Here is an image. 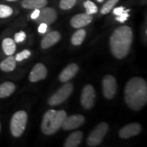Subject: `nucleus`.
<instances>
[{
	"label": "nucleus",
	"instance_id": "34",
	"mask_svg": "<svg viewBox=\"0 0 147 147\" xmlns=\"http://www.w3.org/2000/svg\"><path fill=\"white\" fill-rule=\"evenodd\" d=\"M0 132H1V123H0Z\"/></svg>",
	"mask_w": 147,
	"mask_h": 147
},
{
	"label": "nucleus",
	"instance_id": "20",
	"mask_svg": "<svg viewBox=\"0 0 147 147\" xmlns=\"http://www.w3.org/2000/svg\"><path fill=\"white\" fill-rule=\"evenodd\" d=\"M2 49L4 53L8 56L12 55L16 51V42L11 38H5L2 42Z\"/></svg>",
	"mask_w": 147,
	"mask_h": 147
},
{
	"label": "nucleus",
	"instance_id": "30",
	"mask_svg": "<svg viewBox=\"0 0 147 147\" xmlns=\"http://www.w3.org/2000/svg\"><path fill=\"white\" fill-rule=\"evenodd\" d=\"M48 25L45 23H40V26L38 27V32L41 34H45V33L47 31Z\"/></svg>",
	"mask_w": 147,
	"mask_h": 147
},
{
	"label": "nucleus",
	"instance_id": "14",
	"mask_svg": "<svg viewBox=\"0 0 147 147\" xmlns=\"http://www.w3.org/2000/svg\"><path fill=\"white\" fill-rule=\"evenodd\" d=\"M60 33L57 31H53L49 33L47 36H45L42 38L41 41V47L44 49H49L55 44H57L61 39Z\"/></svg>",
	"mask_w": 147,
	"mask_h": 147
},
{
	"label": "nucleus",
	"instance_id": "26",
	"mask_svg": "<svg viewBox=\"0 0 147 147\" xmlns=\"http://www.w3.org/2000/svg\"><path fill=\"white\" fill-rule=\"evenodd\" d=\"M31 56V52L29 50H24L21 51V53H18L16 55L15 59L16 61L20 62L23 61L24 59H26L29 58Z\"/></svg>",
	"mask_w": 147,
	"mask_h": 147
},
{
	"label": "nucleus",
	"instance_id": "3",
	"mask_svg": "<svg viewBox=\"0 0 147 147\" xmlns=\"http://www.w3.org/2000/svg\"><path fill=\"white\" fill-rule=\"evenodd\" d=\"M67 114L63 110H49L43 116L41 123V130L45 135L51 136L61 128Z\"/></svg>",
	"mask_w": 147,
	"mask_h": 147
},
{
	"label": "nucleus",
	"instance_id": "8",
	"mask_svg": "<svg viewBox=\"0 0 147 147\" xmlns=\"http://www.w3.org/2000/svg\"><path fill=\"white\" fill-rule=\"evenodd\" d=\"M95 89L91 84H87L83 88L81 94V104L87 110L93 108L95 104Z\"/></svg>",
	"mask_w": 147,
	"mask_h": 147
},
{
	"label": "nucleus",
	"instance_id": "23",
	"mask_svg": "<svg viewBox=\"0 0 147 147\" xmlns=\"http://www.w3.org/2000/svg\"><path fill=\"white\" fill-rule=\"evenodd\" d=\"M119 0H108L101 9V13L102 14L109 13L112 9H113L114 7L115 6V5L119 2Z\"/></svg>",
	"mask_w": 147,
	"mask_h": 147
},
{
	"label": "nucleus",
	"instance_id": "12",
	"mask_svg": "<svg viewBox=\"0 0 147 147\" xmlns=\"http://www.w3.org/2000/svg\"><path fill=\"white\" fill-rule=\"evenodd\" d=\"M47 69L46 66L41 63L36 64L29 74V79L31 82H36L44 80L47 76Z\"/></svg>",
	"mask_w": 147,
	"mask_h": 147
},
{
	"label": "nucleus",
	"instance_id": "11",
	"mask_svg": "<svg viewBox=\"0 0 147 147\" xmlns=\"http://www.w3.org/2000/svg\"><path fill=\"white\" fill-rule=\"evenodd\" d=\"M142 130V127L137 123H132L123 127L119 131V136L123 139H127L138 135Z\"/></svg>",
	"mask_w": 147,
	"mask_h": 147
},
{
	"label": "nucleus",
	"instance_id": "28",
	"mask_svg": "<svg viewBox=\"0 0 147 147\" xmlns=\"http://www.w3.org/2000/svg\"><path fill=\"white\" fill-rule=\"evenodd\" d=\"M25 38H26V34L23 31H21V32L16 33L14 35V41L17 43L23 42L25 40Z\"/></svg>",
	"mask_w": 147,
	"mask_h": 147
},
{
	"label": "nucleus",
	"instance_id": "32",
	"mask_svg": "<svg viewBox=\"0 0 147 147\" xmlns=\"http://www.w3.org/2000/svg\"><path fill=\"white\" fill-rule=\"evenodd\" d=\"M97 1H98V2H103V1H104V0H97Z\"/></svg>",
	"mask_w": 147,
	"mask_h": 147
},
{
	"label": "nucleus",
	"instance_id": "25",
	"mask_svg": "<svg viewBox=\"0 0 147 147\" xmlns=\"http://www.w3.org/2000/svg\"><path fill=\"white\" fill-rule=\"evenodd\" d=\"M77 0H61L59 6L63 10H69L74 6Z\"/></svg>",
	"mask_w": 147,
	"mask_h": 147
},
{
	"label": "nucleus",
	"instance_id": "10",
	"mask_svg": "<svg viewBox=\"0 0 147 147\" xmlns=\"http://www.w3.org/2000/svg\"><path fill=\"white\" fill-rule=\"evenodd\" d=\"M85 118L82 115H74L69 117H66L64 120L61 128L64 130H72L80 127L84 124Z\"/></svg>",
	"mask_w": 147,
	"mask_h": 147
},
{
	"label": "nucleus",
	"instance_id": "33",
	"mask_svg": "<svg viewBox=\"0 0 147 147\" xmlns=\"http://www.w3.org/2000/svg\"><path fill=\"white\" fill-rule=\"evenodd\" d=\"M6 1H16V0H6Z\"/></svg>",
	"mask_w": 147,
	"mask_h": 147
},
{
	"label": "nucleus",
	"instance_id": "17",
	"mask_svg": "<svg viewBox=\"0 0 147 147\" xmlns=\"http://www.w3.org/2000/svg\"><path fill=\"white\" fill-rule=\"evenodd\" d=\"M47 0H23L22 1V6L24 8L35 10L41 9L47 5Z\"/></svg>",
	"mask_w": 147,
	"mask_h": 147
},
{
	"label": "nucleus",
	"instance_id": "27",
	"mask_svg": "<svg viewBox=\"0 0 147 147\" xmlns=\"http://www.w3.org/2000/svg\"><path fill=\"white\" fill-rule=\"evenodd\" d=\"M129 9H127V10H125L123 12L122 14H121L120 15L117 16L116 17V20L117 21L120 22V23H124L125 21H126L127 20L129 16Z\"/></svg>",
	"mask_w": 147,
	"mask_h": 147
},
{
	"label": "nucleus",
	"instance_id": "15",
	"mask_svg": "<svg viewBox=\"0 0 147 147\" xmlns=\"http://www.w3.org/2000/svg\"><path fill=\"white\" fill-rule=\"evenodd\" d=\"M78 66L76 63H71L63 69L59 75V80L62 82H67L76 76L78 71Z\"/></svg>",
	"mask_w": 147,
	"mask_h": 147
},
{
	"label": "nucleus",
	"instance_id": "16",
	"mask_svg": "<svg viewBox=\"0 0 147 147\" xmlns=\"http://www.w3.org/2000/svg\"><path fill=\"white\" fill-rule=\"evenodd\" d=\"M83 134L82 131H77L71 133L66 139L64 146L65 147H76L82 142Z\"/></svg>",
	"mask_w": 147,
	"mask_h": 147
},
{
	"label": "nucleus",
	"instance_id": "18",
	"mask_svg": "<svg viewBox=\"0 0 147 147\" xmlns=\"http://www.w3.org/2000/svg\"><path fill=\"white\" fill-rule=\"evenodd\" d=\"M16 65V61L15 57L10 55L0 63V69L5 72H9V71H13L15 69Z\"/></svg>",
	"mask_w": 147,
	"mask_h": 147
},
{
	"label": "nucleus",
	"instance_id": "19",
	"mask_svg": "<svg viewBox=\"0 0 147 147\" xmlns=\"http://www.w3.org/2000/svg\"><path fill=\"white\" fill-rule=\"evenodd\" d=\"M16 89V86L13 82H5L0 85V97L5 98L10 96L14 93Z\"/></svg>",
	"mask_w": 147,
	"mask_h": 147
},
{
	"label": "nucleus",
	"instance_id": "5",
	"mask_svg": "<svg viewBox=\"0 0 147 147\" xmlns=\"http://www.w3.org/2000/svg\"><path fill=\"white\" fill-rule=\"evenodd\" d=\"M109 127L106 123H101L95 127L87 138V144L89 146H97L102 142L107 134Z\"/></svg>",
	"mask_w": 147,
	"mask_h": 147
},
{
	"label": "nucleus",
	"instance_id": "13",
	"mask_svg": "<svg viewBox=\"0 0 147 147\" xmlns=\"http://www.w3.org/2000/svg\"><path fill=\"white\" fill-rule=\"evenodd\" d=\"M93 21V16L87 13L78 14L74 16L70 21L71 27L76 29H80L87 26Z\"/></svg>",
	"mask_w": 147,
	"mask_h": 147
},
{
	"label": "nucleus",
	"instance_id": "1",
	"mask_svg": "<svg viewBox=\"0 0 147 147\" xmlns=\"http://www.w3.org/2000/svg\"><path fill=\"white\" fill-rule=\"evenodd\" d=\"M125 100L131 109L138 111L147 102V83L141 77H134L125 87Z\"/></svg>",
	"mask_w": 147,
	"mask_h": 147
},
{
	"label": "nucleus",
	"instance_id": "6",
	"mask_svg": "<svg viewBox=\"0 0 147 147\" xmlns=\"http://www.w3.org/2000/svg\"><path fill=\"white\" fill-rule=\"evenodd\" d=\"M74 90L73 84L66 83L59 88L49 100V104L51 106H57L63 103L70 96Z\"/></svg>",
	"mask_w": 147,
	"mask_h": 147
},
{
	"label": "nucleus",
	"instance_id": "22",
	"mask_svg": "<svg viewBox=\"0 0 147 147\" xmlns=\"http://www.w3.org/2000/svg\"><path fill=\"white\" fill-rule=\"evenodd\" d=\"M83 5L86 10V13L90 14V15L97 13V11H98L97 5L90 0H87L86 1H84L83 3Z\"/></svg>",
	"mask_w": 147,
	"mask_h": 147
},
{
	"label": "nucleus",
	"instance_id": "4",
	"mask_svg": "<svg viewBox=\"0 0 147 147\" xmlns=\"http://www.w3.org/2000/svg\"><path fill=\"white\" fill-rule=\"evenodd\" d=\"M28 116L25 111L20 110L12 116L10 122V131L12 136L16 138L20 137L26 127Z\"/></svg>",
	"mask_w": 147,
	"mask_h": 147
},
{
	"label": "nucleus",
	"instance_id": "21",
	"mask_svg": "<svg viewBox=\"0 0 147 147\" xmlns=\"http://www.w3.org/2000/svg\"><path fill=\"white\" fill-rule=\"evenodd\" d=\"M86 37V31L83 29H79L76 32L74 33L71 36V44L74 46H79L83 42Z\"/></svg>",
	"mask_w": 147,
	"mask_h": 147
},
{
	"label": "nucleus",
	"instance_id": "24",
	"mask_svg": "<svg viewBox=\"0 0 147 147\" xmlns=\"http://www.w3.org/2000/svg\"><path fill=\"white\" fill-rule=\"evenodd\" d=\"M13 10L8 5L0 4V18H7L12 15Z\"/></svg>",
	"mask_w": 147,
	"mask_h": 147
},
{
	"label": "nucleus",
	"instance_id": "9",
	"mask_svg": "<svg viewBox=\"0 0 147 147\" xmlns=\"http://www.w3.org/2000/svg\"><path fill=\"white\" fill-rule=\"evenodd\" d=\"M57 18V13L56 10L49 7H44L40 9V14L38 18H36V21L38 23H45L47 25H51L54 23Z\"/></svg>",
	"mask_w": 147,
	"mask_h": 147
},
{
	"label": "nucleus",
	"instance_id": "7",
	"mask_svg": "<svg viewBox=\"0 0 147 147\" xmlns=\"http://www.w3.org/2000/svg\"><path fill=\"white\" fill-rule=\"evenodd\" d=\"M102 89L106 98L108 100L114 98L117 91V80L115 77L110 74L104 76L102 80Z\"/></svg>",
	"mask_w": 147,
	"mask_h": 147
},
{
	"label": "nucleus",
	"instance_id": "31",
	"mask_svg": "<svg viewBox=\"0 0 147 147\" xmlns=\"http://www.w3.org/2000/svg\"><path fill=\"white\" fill-rule=\"evenodd\" d=\"M39 14H40V9H35L34 12H32V15H31V18H32V19L35 20L36 18H38V16H39Z\"/></svg>",
	"mask_w": 147,
	"mask_h": 147
},
{
	"label": "nucleus",
	"instance_id": "2",
	"mask_svg": "<svg viewBox=\"0 0 147 147\" xmlns=\"http://www.w3.org/2000/svg\"><path fill=\"white\" fill-rule=\"evenodd\" d=\"M133 38V32L130 27L121 26L116 29L110 38L112 54L119 59L125 57L131 48Z\"/></svg>",
	"mask_w": 147,
	"mask_h": 147
},
{
	"label": "nucleus",
	"instance_id": "29",
	"mask_svg": "<svg viewBox=\"0 0 147 147\" xmlns=\"http://www.w3.org/2000/svg\"><path fill=\"white\" fill-rule=\"evenodd\" d=\"M125 10V9L124 7L120 6V7H118V8H116L114 9L113 13L116 16H119L121 14H122Z\"/></svg>",
	"mask_w": 147,
	"mask_h": 147
}]
</instances>
